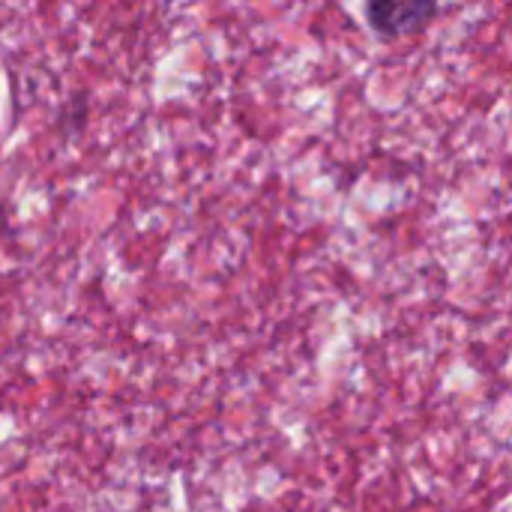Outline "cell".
<instances>
[{
    "mask_svg": "<svg viewBox=\"0 0 512 512\" xmlns=\"http://www.w3.org/2000/svg\"><path fill=\"white\" fill-rule=\"evenodd\" d=\"M438 15V3L429 0H375L366 6L369 27L381 39H402Z\"/></svg>",
    "mask_w": 512,
    "mask_h": 512,
    "instance_id": "1",
    "label": "cell"
}]
</instances>
